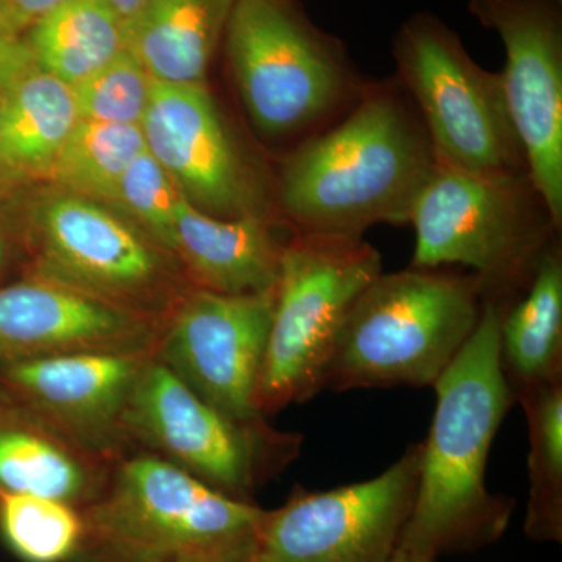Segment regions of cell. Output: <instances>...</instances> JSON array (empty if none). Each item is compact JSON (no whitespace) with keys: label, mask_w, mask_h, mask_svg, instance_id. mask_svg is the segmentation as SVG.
I'll list each match as a JSON object with an SVG mask.
<instances>
[{"label":"cell","mask_w":562,"mask_h":562,"mask_svg":"<svg viewBox=\"0 0 562 562\" xmlns=\"http://www.w3.org/2000/svg\"><path fill=\"white\" fill-rule=\"evenodd\" d=\"M436 166L401 81L368 83L341 120L288 151L276 205L299 235L362 239L373 225L408 224Z\"/></svg>","instance_id":"obj_1"},{"label":"cell","mask_w":562,"mask_h":562,"mask_svg":"<svg viewBox=\"0 0 562 562\" xmlns=\"http://www.w3.org/2000/svg\"><path fill=\"white\" fill-rule=\"evenodd\" d=\"M508 301L484 297L471 338L431 386L435 417L420 442L416 498L398 546L417 562L491 546L512 519L513 501L486 486L487 457L514 403L501 366Z\"/></svg>","instance_id":"obj_2"},{"label":"cell","mask_w":562,"mask_h":562,"mask_svg":"<svg viewBox=\"0 0 562 562\" xmlns=\"http://www.w3.org/2000/svg\"><path fill=\"white\" fill-rule=\"evenodd\" d=\"M81 516L85 541L76 562H250L265 509L135 450L113 465Z\"/></svg>","instance_id":"obj_3"},{"label":"cell","mask_w":562,"mask_h":562,"mask_svg":"<svg viewBox=\"0 0 562 562\" xmlns=\"http://www.w3.org/2000/svg\"><path fill=\"white\" fill-rule=\"evenodd\" d=\"M483 302L473 273H380L347 313L322 390L432 386L471 338Z\"/></svg>","instance_id":"obj_4"},{"label":"cell","mask_w":562,"mask_h":562,"mask_svg":"<svg viewBox=\"0 0 562 562\" xmlns=\"http://www.w3.org/2000/svg\"><path fill=\"white\" fill-rule=\"evenodd\" d=\"M224 44L239 101L265 139L301 146L341 120L368 87L341 44L291 0H236Z\"/></svg>","instance_id":"obj_5"},{"label":"cell","mask_w":562,"mask_h":562,"mask_svg":"<svg viewBox=\"0 0 562 562\" xmlns=\"http://www.w3.org/2000/svg\"><path fill=\"white\" fill-rule=\"evenodd\" d=\"M412 268L472 269L484 297L513 299L527 286L543 250L560 238L528 176L491 177L438 162L414 203Z\"/></svg>","instance_id":"obj_6"},{"label":"cell","mask_w":562,"mask_h":562,"mask_svg":"<svg viewBox=\"0 0 562 562\" xmlns=\"http://www.w3.org/2000/svg\"><path fill=\"white\" fill-rule=\"evenodd\" d=\"M382 272V255L364 239L299 233L288 239L255 398L262 416L322 391L347 313Z\"/></svg>","instance_id":"obj_7"},{"label":"cell","mask_w":562,"mask_h":562,"mask_svg":"<svg viewBox=\"0 0 562 562\" xmlns=\"http://www.w3.org/2000/svg\"><path fill=\"white\" fill-rule=\"evenodd\" d=\"M397 76L441 165L491 177L528 176L501 72L475 63L460 36L428 13L394 38Z\"/></svg>","instance_id":"obj_8"},{"label":"cell","mask_w":562,"mask_h":562,"mask_svg":"<svg viewBox=\"0 0 562 562\" xmlns=\"http://www.w3.org/2000/svg\"><path fill=\"white\" fill-rule=\"evenodd\" d=\"M124 428L146 450L241 502L301 452L297 432L279 431L265 417L239 420L202 401L161 361L150 358L132 392Z\"/></svg>","instance_id":"obj_9"},{"label":"cell","mask_w":562,"mask_h":562,"mask_svg":"<svg viewBox=\"0 0 562 562\" xmlns=\"http://www.w3.org/2000/svg\"><path fill=\"white\" fill-rule=\"evenodd\" d=\"M165 250L101 203L63 192L36 213L33 276L165 322L184 294Z\"/></svg>","instance_id":"obj_10"},{"label":"cell","mask_w":562,"mask_h":562,"mask_svg":"<svg viewBox=\"0 0 562 562\" xmlns=\"http://www.w3.org/2000/svg\"><path fill=\"white\" fill-rule=\"evenodd\" d=\"M420 442L375 479L330 491H292L265 512L250 562H387L412 517Z\"/></svg>","instance_id":"obj_11"},{"label":"cell","mask_w":562,"mask_h":562,"mask_svg":"<svg viewBox=\"0 0 562 562\" xmlns=\"http://www.w3.org/2000/svg\"><path fill=\"white\" fill-rule=\"evenodd\" d=\"M140 131L146 150L192 206L220 220H273L276 190L205 83L151 79Z\"/></svg>","instance_id":"obj_12"},{"label":"cell","mask_w":562,"mask_h":562,"mask_svg":"<svg viewBox=\"0 0 562 562\" xmlns=\"http://www.w3.org/2000/svg\"><path fill=\"white\" fill-rule=\"evenodd\" d=\"M273 303L276 288L238 295L190 288L166 317L155 358L221 413L260 419L255 398Z\"/></svg>","instance_id":"obj_13"},{"label":"cell","mask_w":562,"mask_h":562,"mask_svg":"<svg viewBox=\"0 0 562 562\" xmlns=\"http://www.w3.org/2000/svg\"><path fill=\"white\" fill-rule=\"evenodd\" d=\"M561 0H469L480 24L505 47L501 72L528 172L557 227H562Z\"/></svg>","instance_id":"obj_14"},{"label":"cell","mask_w":562,"mask_h":562,"mask_svg":"<svg viewBox=\"0 0 562 562\" xmlns=\"http://www.w3.org/2000/svg\"><path fill=\"white\" fill-rule=\"evenodd\" d=\"M154 353H79L0 368V391L116 464L135 447L124 416L132 392Z\"/></svg>","instance_id":"obj_15"},{"label":"cell","mask_w":562,"mask_h":562,"mask_svg":"<svg viewBox=\"0 0 562 562\" xmlns=\"http://www.w3.org/2000/svg\"><path fill=\"white\" fill-rule=\"evenodd\" d=\"M165 322L32 276L0 288V368L79 353H154Z\"/></svg>","instance_id":"obj_16"},{"label":"cell","mask_w":562,"mask_h":562,"mask_svg":"<svg viewBox=\"0 0 562 562\" xmlns=\"http://www.w3.org/2000/svg\"><path fill=\"white\" fill-rule=\"evenodd\" d=\"M113 465L0 391V491L83 509L102 494Z\"/></svg>","instance_id":"obj_17"},{"label":"cell","mask_w":562,"mask_h":562,"mask_svg":"<svg viewBox=\"0 0 562 562\" xmlns=\"http://www.w3.org/2000/svg\"><path fill=\"white\" fill-rule=\"evenodd\" d=\"M72 87L33 60L24 40L0 55V166L47 176L79 124Z\"/></svg>","instance_id":"obj_18"},{"label":"cell","mask_w":562,"mask_h":562,"mask_svg":"<svg viewBox=\"0 0 562 562\" xmlns=\"http://www.w3.org/2000/svg\"><path fill=\"white\" fill-rule=\"evenodd\" d=\"M268 217L220 220L181 195L171 251L194 288L221 294H261L279 280L284 244Z\"/></svg>","instance_id":"obj_19"},{"label":"cell","mask_w":562,"mask_h":562,"mask_svg":"<svg viewBox=\"0 0 562 562\" xmlns=\"http://www.w3.org/2000/svg\"><path fill=\"white\" fill-rule=\"evenodd\" d=\"M236 0H149L124 24V47L151 79L206 83Z\"/></svg>","instance_id":"obj_20"},{"label":"cell","mask_w":562,"mask_h":562,"mask_svg":"<svg viewBox=\"0 0 562 562\" xmlns=\"http://www.w3.org/2000/svg\"><path fill=\"white\" fill-rule=\"evenodd\" d=\"M501 366L514 402L525 391L562 380V250L549 244L527 286L506 302Z\"/></svg>","instance_id":"obj_21"},{"label":"cell","mask_w":562,"mask_h":562,"mask_svg":"<svg viewBox=\"0 0 562 562\" xmlns=\"http://www.w3.org/2000/svg\"><path fill=\"white\" fill-rule=\"evenodd\" d=\"M33 60L70 87L124 50V24L106 0H65L24 35Z\"/></svg>","instance_id":"obj_22"},{"label":"cell","mask_w":562,"mask_h":562,"mask_svg":"<svg viewBox=\"0 0 562 562\" xmlns=\"http://www.w3.org/2000/svg\"><path fill=\"white\" fill-rule=\"evenodd\" d=\"M528 424V490L525 532L532 541H562V380L516 398Z\"/></svg>","instance_id":"obj_23"},{"label":"cell","mask_w":562,"mask_h":562,"mask_svg":"<svg viewBox=\"0 0 562 562\" xmlns=\"http://www.w3.org/2000/svg\"><path fill=\"white\" fill-rule=\"evenodd\" d=\"M144 150L139 125L79 121L47 176L69 194L114 203L122 173Z\"/></svg>","instance_id":"obj_24"},{"label":"cell","mask_w":562,"mask_h":562,"mask_svg":"<svg viewBox=\"0 0 562 562\" xmlns=\"http://www.w3.org/2000/svg\"><path fill=\"white\" fill-rule=\"evenodd\" d=\"M0 536L21 561L76 562L85 520L68 503L0 491Z\"/></svg>","instance_id":"obj_25"},{"label":"cell","mask_w":562,"mask_h":562,"mask_svg":"<svg viewBox=\"0 0 562 562\" xmlns=\"http://www.w3.org/2000/svg\"><path fill=\"white\" fill-rule=\"evenodd\" d=\"M80 121L139 125L149 105L151 77L124 49L72 87Z\"/></svg>","instance_id":"obj_26"},{"label":"cell","mask_w":562,"mask_h":562,"mask_svg":"<svg viewBox=\"0 0 562 562\" xmlns=\"http://www.w3.org/2000/svg\"><path fill=\"white\" fill-rule=\"evenodd\" d=\"M181 194L149 151H140L122 173L113 205L124 210L162 249L171 251Z\"/></svg>","instance_id":"obj_27"},{"label":"cell","mask_w":562,"mask_h":562,"mask_svg":"<svg viewBox=\"0 0 562 562\" xmlns=\"http://www.w3.org/2000/svg\"><path fill=\"white\" fill-rule=\"evenodd\" d=\"M65 0H0V38L16 43L41 18Z\"/></svg>","instance_id":"obj_28"},{"label":"cell","mask_w":562,"mask_h":562,"mask_svg":"<svg viewBox=\"0 0 562 562\" xmlns=\"http://www.w3.org/2000/svg\"><path fill=\"white\" fill-rule=\"evenodd\" d=\"M110 3L111 9L114 13L120 16L122 24L135 18L139 13L140 9L146 5L149 0H106Z\"/></svg>","instance_id":"obj_29"},{"label":"cell","mask_w":562,"mask_h":562,"mask_svg":"<svg viewBox=\"0 0 562 562\" xmlns=\"http://www.w3.org/2000/svg\"><path fill=\"white\" fill-rule=\"evenodd\" d=\"M387 562H417L416 560H413L409 554H406L405 552H402V550L397 549V552L394 553V557L391 558Z\"/></svg>","instance_id":"obj_30"},{"label":"cell","mask_w":562,"mask_h":562,"mask_svg":"<svg viewBox=\"0 0 562 562\" xmlns=\"http://www.w3.org/2000/svg\"><path fill=\"white\" fill-rule=\"evenodd\" d=\"M162 562H211V561L202 560V558H180V560L162 561Z\"/></svg>","instance_id":"obj_31"},{"label":"cell","mask_w":562,"mask_h":562,"mask_svg":"<svg viewBox=\"0 0 562 562\" xmlns=\"http://www.w3.org/2000/svg\"><path fill=\"white\" fill-rule=\"evenodd\" d=\"M16 43H18V41H16ZM16 43H5V41H2V38H0V55H2L3 52L9 49V47L13 46V44H16Z\"/></svg>","instance_id":"obj_32"},{"label":"cell","mask_w":562,"mask_h":562,"mask_svg":"<svg viewBox=\"0 0 562 562\" xmlns=\"http://www.w3.org/2000/svg\"><path fill=\"white\" fill-rule=\"evenodd\" d=\"M3 262V246L2 241H0V266H2Z\"/></svg>","instance_id":"obj_33"}]
</instances>
